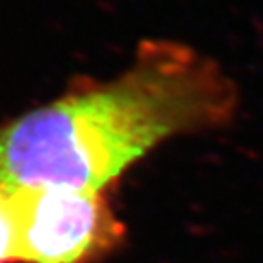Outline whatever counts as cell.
Returning a JSON list of instances; mask_svg holds the SVG:
<instances>
[{
    "mask_svg": "<svg viewBox=\"0 0 263 263\" xmlns=\"http://www.w3.org/2000/svg\"><path fill=\"white\" fill-rule=\"evenodd\" d=\"M238 108V86L216 59L146 39L117 75L79 79L0 124V186L104 192L166 141L229 126Z\"/></svg>",
    "mask_w": 263,
    "mask_h": 263,
    "instance_id": "cell-1",
    "label": "cell"
},
{
    "mask_svg": "<svg viewBox=\"0 0 263 263\" xmlns=\"http://www.w3.org/2000/svg\"><path fill=\"white\" fill-rule=\"evenodd\" d=\"M16 218L15 263H99L126 238L101 190H13Z\"/></svg>",
    "mask_w": 263,
    "mask_h": 263,
    "instance_id": "cell-2",
    "label": "cell"
},
{
    "mask_svg": "<svg viewBox=\"0 0 263 263\" xmlns=\"http://www.w3.org/2000/svg\"><path fill=\"white\" fill-rule=\"evenodd\" d=\"M16 218L13 190L0 186V263H15Z\"/></svg>",
    "mask_w": 263,
    "mask_h": 263,
    "instance_id": "cell-3",
    "label": "cell"
}]
</instances>
